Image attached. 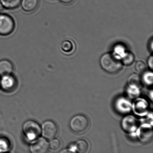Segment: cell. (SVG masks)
I'll return each mask as SVG.
<instances>
[{
    "label": "cell",
    "mask_w": 153,
    "mask_h": 153,
    "mask_svg": "<svg viewBox=\"0 0 153 153\" xmlns=\"http://www.w3.org/2000/svg\"><path fill=\"white\" fill-rule=\"evenodd\" d=\"M90 126L89 120L85 116L78 115L74 117L70 120L71 130L75 134H82L88 129Z\"/></svg>",
    "instance_id": "3"
},
{
    "label": "cell",
    "mask_w": 153,
    "mask_h": 153,
    "mask_svg": "<svg viewBox=\"0 0 153 153\" xmlns=\"http://www.w3.org/2000/svg\"><path fill=\"white\" fill-rule=\"evenodd\" d=\"M22 130L24 136L29 141H34L41 134V127L37 122L33 120H28L25 122L22 126Z\"/></svg>",
    "instance_id": "2"
},
{
    "label": "cell",
    "mask_w": 153,
    "mask_h": 153,
    "mask_svg": "<svg viewBox=\"0 0 153 153\" xmlns=\"http://www.w3.org/2000/svg\"><path fill=\"white\" fill-rule=\"evenodd\" d=\"M21 1V0H0V4L3 8L12 10L17 8Z\"/></svg>",
    "instance_id": "10"
},
{
    "label": "cell",
    "mask_w": 153,
    "mask_h": 153,
    "mask_svg": "<svg viewBox=\"0 0 153 153\" xmlns=\"http://www.w3.org/2000/svg\"><path fill=\"white\" fill-rule=\"evenodd\" d=\"M49 149L48 142L43 137L34 140L29 146L30 153H47Z\"/></svg>",
    "instance_id": "6"
},
{
    "label": "cell",
    "mask_w": 153,
    "mask_h": 153,
    "mask_svg": "<svg viewBox=\"0 0 153 153\" xmlns=\"http://www.w3.org/2000/svg\"><path fill=\"white\" fill-rule=\"evenodd\" d=\"M134 56L132 53L130 52L126 53L125 55L123 56L122 58V64L125 65H130L132 64L134 61Z\"/></svg>",
    "instance_id": "14"
},
{
    "label": "cell",
    "mask_w": 153,
    "mask_h": 153,
    "mask_svg": "<svg viewBox=\"0 0 153 153\" xmlns=\"http://www.w3.org/2000/svg\"><path fill=\"white\" fill-rule=\"evenodd\" d=\"M13 71V66L9 61L3 60L0 62V76H10Z\"/></svg>",
    "instance_id": "7"
},
{
    "label": "cell",
    "mask_w": 153,
    "mask_h": 153,
    "mask_svg": "<svg viewBox=\"0 0 153 153\" xmlns=\"http://www.w3.org/2000/svg\"><path fill=\"white\" fill-rule=\"evenodd\" d=\"M61 146H62V143H61V141L57 138H54L51 139L49 143V149L54 152L59 150L61 148Z\"/></svg>",
    "instance_id": "15"
},
{
    "label": "cell",
    "mask_w": 153,
    "mask_h": 153,
    "mask_svg": "<svg viewBox=\"0 0 153 153\" xmlns=\"http://www.w3.org/2000/svg\"><path fill=\"white\" fill-rule=\"evenodd\" d=\"M144 80L148 84H152L153 82V74L152 73H148L145 74Z\"/></svg>",
    "instance_id": "18"
},
{
    "label": "cell",
    "mask_w": 153,
    "mask_h": 153,
    "mask_svg": "<svg viewBox=\"0 0 153 153\" xmlns=\"http://www.w3.org/2000/svg\"><path fill=\"white\" fill-rule=\"evenodd\" d=\"M10 148L9 142L4 138L0 139V152H6Z\"/></svg>",
    "instance_id": "17"
},
{
    "label": "cell",
    "mask_w": 153,
    "mask_h": 153,
    "mask_svg": "<svg viewBox=\"0 0 153 153\" xmlns=\"http://www.w3.org/2000/svg\"><path fill=\"white\" fill-rule=\"evenodd\" d=\"M136 70L140 73L145 72L146 70V65L143 61H138L135 66Z\"/></svg>",
    "instance_id": "16"
},
{
    "label": "cell",
    "mask_w": 153,
    "mask_h": 153,
    "mask_svg": "<svg viewBox=\"0 0 153 153\" xmlns=\"http://www.w3.org/2000/svg\"><path fill=\"white\" fill-rule=\"evenodd\" d=\"M60 1L65 3H70L73 1V0H60Z\"/></svg>",
    "instance_id": "21"
},
{
    "label": "cell",
    "mask_w": 153,
    "mask_h": 153,
    "mask_svg": "<svg viewBox=\"0 0 153 153\" xmlns=\"http://www.w3.org/2000/svg\"><path fill=\"white\" fill-rule=\"evenodd\" d=\"M15 27L13 19L6 14H0V35L8 36L12 33Z\"/></svg>",
    "instance_id": "4"
},
{
    "label": "cell",
    "mask_w": 153,
    "mask_h": 153,
    "mask_svg": "<svg viewBox=\"0 0 153 153\" xmlns=\"http://www.w3.org/2000/svg\"><path fill=\"white\" fill-rule=\"evenodd\" d=\"M101 65L104 71L111 74L119 72L122 68V64L117 58L111 54L103 55L100 59Z\"/></svg>",
    "instance_id": "1"
},
{
    "label": "cell",
    "mask_w": 153,
    "mask_h": 153,
    "mask_svg": "<svg viewBox=\"0 0 153 153\" xmlns=\"http://www.w3.org/2000/svg\"><path fill=\"white\" fill-rule=\"evenodd\" d=\"M75 149L76 153H88L90 150V144L86 140H79L75 143Z\"/></svg>",
    "instance_id": "9"
},
{
    "label": "cell",
    "mask_w": 153,
    "mask_h": 153,
    "mask_svg": "<svg viewBox=\"0 0 153 153\" xmlns=\"http://www.w3.org/2000/svg\"><path fill=\"white\" fill-rule=\"evenodd\" d=\"M59 153H76L71 149H65Z\"/></svg>",
    "instance_id": "19"
},
{
    "label": "cell",
    "mask_w": 153,
    "mask_h": 153,
    "mask_svg": "<svg viewBox=\"0 0 153 153\" xmlns=\"http://www.w3.org/2000/svg\"><path fill=\"white\" fill-rule=\"evenodd\" d=\"M142 83L141 76L137 74H134L129 76L128 79V84L130 87L138 88Z\"/></svg>",
    "instance_id": "11"
},
{
    "label": "cell",
    "mask_w": 153,
    "mask_h": 153,
    "mask_svg": "<svg viewBox=\"0 0 153 153\" xmlns=\"http://www.w3.org/2000/svg\"><path fill=\"white\" fill-rule=\"evenodd\" d=\"M38 3V0H21L20 4L23 10L30 12L37 9Z\"/></svg>",
    "instance_id": "8"
},
{
    "label": "cell",
    "mask_w": 153,
    "mask_h": 153,
    "mask_svg": "<svg viewBox=\"0 0 153 153\" xmlns=\"http://www.w3.org/2000/svg\"><path fill=\"white\" fill-rule=\"evenodd\" d=\"M148 65L149 66L151 67V69H152L153 68V56H151V57H149V60H148Z\"/></svg>",
    "instance_id": "20"
},
{
    "label": "cell",
    "mask_w": 153,
    "mask_h": 153,
    "mask_svg": "<svg viewBox=\"0 0 153 153\" xmlns=\"http://www.w3.org/2000/svg\"><path fill=\"white\" fill-rule=\"evenodd\" d=\"M61 48L63 52L67 54H70L74 52V44L72 41L70 40H65L62 43Z\"/></svg>",
    "instance_id": "12"
},
{
    "label": "cell",
    "mask_w": 153,
    "mask_h": 153,
    "mask_svg": "<svg viewBox=\"0 0 153 153\" xmlns=\"http://www.w3.org/2000/svg\"><path fill=\"white\" fill-rule=\"evenodd\" d=\"M41 134L44 138L51 140L56 137L58 133L56 124L51 120L45 121L41 127Z\"/></svg>",
    "instance_id": "5"
},
{
    "label": "cell",
    "mask_w": 153,
    "mask_h": 153,
    "mask_svg": "<svg viewBox=\"0 0 153 153\" xmlns=\"http://www.w3.org/2000/svg\"><path fill=\"white\" fill-rule=\"evenodd\" d=\"M14 85V80L10 76L2 77L1 81V85L4 89H9L12 87Z\"/></svg>",
    "instance_id": "13"
}]
</instances>
